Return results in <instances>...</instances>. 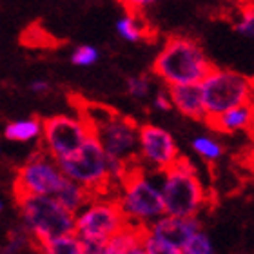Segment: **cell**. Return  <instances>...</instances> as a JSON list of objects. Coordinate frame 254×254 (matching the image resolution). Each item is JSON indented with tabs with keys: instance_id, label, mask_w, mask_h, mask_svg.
<instances>
[{
	"instance_id": "12",
	"label": "cell",
	"mask_w": 254,
	"mask_h": 254,
	"mask_svg": "<svg viewBox=\"0 0 254 254\" xmlns=\"http://www.w3.org/2000/svg\"><path fill=\"white\" fill-rule=\"evenodd\" d=\"M180 156L175 138L164 127L138 126V162L143 169L165 171Z\"/></svg>"
},
{
	"instance_id": "16",
	"label": "cell",
	"mask_w": 254,
	"mask_h": 254,
	"mask_svg": "<svg viewBox=\"0 0 254 254\" xmlns=\"http://www.w3.org/2000/svg\"><path fill=\"white\" fill-rule=\"evenodd\" d=\"M42 136V120L37 117L13 120L4 127V138L9 142L27 143Z\"/></svg>"
},
{
	"instance_id": "25",
	"label": "cell",
	"mask_w": 254,
	"mask_h": 254,
	"mask_svg": "<svg viewBox=\"0 0 254 254\" xmlns=\"http://www.w3.org/2000/svg\"><path fill=\"white\" fill-rule=\"evenodd\" d=\"M153 106L158 109V111H171L173 109V102H171V95L167 89L158 91L153 98Z\"/></svg>"
},
{
	"instance_id": "28",
	"label": "cell",
	"mask_w": 254,
	"mask_h": 254,
	"mask_svg": "<svg viewBox=\"0 0 254 254\" xmlns=\"http://www.w3.org/2000/svg\"><path fill=\"white\" fill-rule=\"evenodd\" d=\"M2 211H4V201L0 200V212H2Z\"/></svg>"
},
{
	"instance_id": "1",
	"label": "cell",
	"mask_w": 254,
	"mask_h": 254,
	"mask_svg": "<svg viewBox=\"0 0 254 254\" xmlns=\"http://www.w3.org/2000/svg\"><path fill=\"white\" fill-rule=\"evenodd\" d=\"M162 173L164 171L143 169L136 164L126 171L117 187V201L127 223L147 227L165 212L162 200Z\"/></svg>"
},
{
	"instance_id": "11",
	"label": "cell",
	"mask_w": 254,
	"mask_h": 254,
	"mask_svg": "<svg viewBox=\"0 0 254 254\" xmlns=\"http://www.w3.org/2000/svg\"><path fill=\"white\" fill-rule=\"evenodd\" d=\"M64 180H65V175L60 169L59 162L53 156H49L44 149H38L16 171L15 200L27 194L53 196Z\"/></svg>"
},
{
	"instance_id": "19",
	"label": "cell",
	"mask_w": 254,
	"mask_h": 254,
	"mask_svg": "<svg viewBox=\"0 0 254 254\" xmlns=\"http://www.w3.org/2000/svg\"><path fill=\"white\" fill-rule=\"evenodd\" d=\"M40 251L48 254H82V240L74 233H67L42 245Z\"/></svg>"
},
{
	"instance_id": "20",
	"label": "cell",
	"mask_w": 254,
	"mask_h": 254,
	"mask_svg": "<svg viewBox=\"0 0 254 254\" xmlns=\"http://www.w3.org/2000/svg\"><path fill=\"white\" fill-rule=\"evenodd\" d=\"M192 149L194 153H198L203 160H209V162H216V160L222 158L223 147L216 140H212L209 136H198L192 140Z\"/></svg>"
},
{
	"instance_id": "23",
	"label": "cell",
	"mask_w": 254,
	"mask_h": 254,
	"mask_svg": "<svg viewBox=\"0 0 254 254\" xmlns=\"http://www.w3.org/2000/svg\"><path fill=\"white\" fill-rule=\"evenodd\" d=\"M100 59V53L95 46H89V44H82L74 49L73 55H71V62L76 65V67H89L93 64L98 62Z\"/></svg>"
},
{
	"instance_id": "26",
	"label": "cell",
	"mask_w": 254,
	"mask_h": 254,
	"mask_svg": "<svg viewBox=\"0 0 254 254\" xmlns=\"http://www.w3.org/2000/svg\"><path fill=\"white\" fill-rule=\"evenodd\" d=\"M118 2L126 7V11H140V13H142L147 5L156 4L160 0H118Z\"/></svg>"
},
{
	"instance_id": "9",
	"label": "cell",
	"mask_w": 254,
	"mask_h": 254,
	"mask_svg": "<svg viewBox=\"0 0 254 254\" xmlns=\"http://www.w3.org/2000/svg\"><path fill=\"white\" fill-rule=\"evenodd\" d=\"M107 158L120 162L129 169L138 162V126L132 118L115 113L111 118L91 129Z\"/></svg>"
},
{
	"instance_id": "2",
	"label": "cell",
	"mask_w": 254,
	"mask_h": 254,
	"mask_svg": "<svg viewBox=\"0 0 254 254\" xmlns=\"http://www.w3.org/2000/svg\"><path fill=\"white\" fill-rule=\"evenodd\" d=\"M211 67L203 48L190 37L167 38L153 62V73L164 80L165 85L200 84Z\"/></svg>"
},
{
	"instance_id": "18",
	"label": "cell",
	"mask_w": 254,
	"mask_h": 254,
	"mask_svg": "<svg viewBox=\"0 0 254 254\" xmlns=\"http://www.w3.org/2000/svg\"><path fill=\"white\" fill-rule=\"evenodd\" d=\"M117 33L127 42H142L149 37V24H145L140 11H126L117 22Z\"/></svg>"
},
{
	"instance_id": "29",
	"label": "cell",
	"mask_w": 254,
	"mask_h": 254,
	"mask_svg": "<svg viewBox=\"0 0 254 254\" xmlns=\"http://www.w3.org/2000/svg\"><path fill=\"white\" fill-rule=\"evenodd\" d=\"M0 153H2V149H0Z\"/></svg>"
},
{
	"instance_id": "3",
	"label": "cell",
	"mask_w": 254,
	"mask_h": 254,
	"mask_svg": "<svg viewBox=\"0 0 254 254\" xmlns=\"http://www.w3.org/2000/svg\"><path fill=\"white\" fill-rule=\"evenodd\" d=\"M22 225L35 249L57 236L74 233V214L51 194H27L16 198Z\"/></svg>"
},
{
	"instance_id": "4",
	"label": "cell",
	"mask_w": 254,
	"mask_h": 254,
	"mask_svg": "<svg viewBox=\"0 0 254 254\" xmlns=\"http://www.w3.org/2000/svg\"><path fill=\"white\" fill-rule=\"evenodd\" d=\"M160 192L165 212L175 216H198L207 201L196 167L184 156H178L175 164L162 173Z\"/></svg>"
},
{
	"instance_id": "10",
	"label": "cell",
	"mask_w": 254,
	"mask_h": 254,
	"mask_svg": "<svg viewBox=\"0 0 254 254\" xmlns=\"http://www.w3.org/2000/svg\"><path fill=\"white\" fill-rule=\"evenodd\" d=\"M91 127L80 115H57L42 120L44 151L57 162L67 158L91 136Z\"/></svg>"
},
{
	"instance_id": "14",
	"label": "cell",
	"mask_w": 254,
	"mask_h": 254,
	"mask_svg": "<svg viewBox=\"0 0 254 254\" xmlns=\"http://www.w3.org/2000/svg\"><path fill=\"white\" fill-rule=\"evenodd\" d=\"M167 91L171 95L173 109L178 111L187 118L192 120H205V109L201 102V93L198 84H175L167 85Z\"/></svg>"
},
{
	"instance_id": "15",
	"label": "cell",
	"mask_w": 254,
	"mask_h": 254,
	"mask_svg": "<svg viewBox=\"0 0 254 254\" xmlns=\"http://www.w3.org/2000/svg\"><path fill=\"white\" fill-rule=\"evenodd\" d=\"M143 233L145 227L126 223L111 238H107L104 254H145L142 245Z\"/></svg>"
},
{
	"instance_id": "7",
	"label": "cell",
	"mask_w": 254,
	"mask_h": 254,
	"mask_svg": "<svg viewBox=\"0 0 254 254\" xmlns=\"http://www.w3.org/2000/svg\"><path fill=\"white\" fill-rule=\"evenodd\" d=\"M127 223L115 196H93L74 214V234L80 240H98L106 244L107 238Z\"/></svg>"
},
{
	"instance_id": "17",
	"label": "cell",
	"mask_w": 254,
	"mask_h": 254,
	"mask_svg": "<svg viewBox=\"0 0 254 254\" xmlns=\"http://www.w3.org/2000/svg\"><path fill=\"white\" fill-rule=\"evenodd\" d=\"M53 196L73 214H76L93 198V194L85 187H82L80 184H76L73 180H69L67 176H65V180L62 182V186L59 187V190Z\"/></svg>"
},
{
	"instance_id": "13",
	"label": "cell",
	"mask_w": 254,
	"mask_h": 254,
	"mask_svg": "<svg viewBox=\"0 0 254 254\" xmlns=\"http://www.w3.org/2000/svg\"><path fill=\"white\" fill-rule=\"evenodd\" d=\"M254 120V109L251 102L234 106L231 109L218 113L214 117H207L205 122L209 124L211 129L223 134H234V132L251 131Z\"/></svg>"
},
{
	"instance_id": "27",
	"label": "cell",
	"mask_w": 254,
	"mask_h": 254,
	"mask_svg": "<svg viewBox=\"0 0 254 254\" xmlns=\"http://www.w3.org/2000/svg\"><path fill=\"white\" fill-rule=\"evenodd\" d=\"M29 87H31L33 93H37V95H44V93H48L49 91V82L48 80L37 78V80H33Z\"/></svg>"
},
{
	"instance_id": "24",
	"label": "cell",
	"mask_w": 254,
	"mask_h": 254,
	"mask_svg": "<svg viewBox=\"0 0 254 254\" xmlns=\"http://www.w3.org/2000/svg\"><path fill=\"white\" fill-rule=\"evenodd\" d=\"M234 27H236V31H238L240 35H244V37H253L254 35V13H253V7H251V5L244 7V11H242L238 22L234 24Z\"/></svg>"
},
{
	"instance_id": "6",
	"label": "cell",
	"mask_w": 254,
	"mask_h": 254,
	"mask_svg": "<svg viewBox=\"0 0 254 254\" xmlns=\"http://www.w3.org/2000/svg\"><path fill=\"white\" fill-rule=\"evenodd\" d=\"M198 85L207 117H214L225 109L251 102L253 98L251 76L233 69H218L212 65Z\"/></svg>"
},
{
	"instance_id": "5",
	"label": "cell",
	"mask_w": 254,
	"mask_h": 254,
	"mask_svg": "<svg viewBox=\"0 0 254 254\" xmlns=\"http://www.w3.org/2000/svg\"><path fill=\"white\" fill-rule=\"evenodd\" d=\"M59 165L69 180L85 187L93 196H109L113 190H117L109 171V158L93 134L82 143L78 151L67 158L59 160Z\"/></svg>"
},
{
	"instance_id": "22",
	"label": "cell",
	"mask_w": 254,
	"mask_h": 254,
	"mask_svg": "<svg viewBox=\"0 0 254 254\" xmlns=\"http://www.w3.org/2000/svg\"><path fill=\"white\" fill-rule=\"evenodd\" d=\"M127 85V93L132 96V98H138V100H143L151 95V89H153V84H151V78L147 74H136V76H129L126 82Z\"/></svg>"
},
{
	"instance_id": "21",
	"label": "cell",
	"mask_w": 254,
	"mask_h": 254,
	"mask_svg": "<svg viewBox=\"0 0 254 254\" xmlns=\"http://www.w3.org/2000/svg\"><path fill=\"white\" fill-rule=\"evenodd\" d=\"M214 253V245H212L211 238L207 236L203 231H196L190 240L187 242V245L184 247L182 254H212Z\"/></svg>"
},
{
	"instance_id": "8",
	"label": "cell",
	"mask_w": 254,
	"mask_h": 254,
	"mask_svg": "<svg viewBox=\"0 0 254 254\" xmlns=\"http://www.w3.org/2000/svg\"><path fill=\"white\" fill-rule=\"evenodd\" d=\"M198 216H175L164 212L145 227L143 253L145 254H182L190 236L200 231Z\"/></svg>"
}]
</instances>
